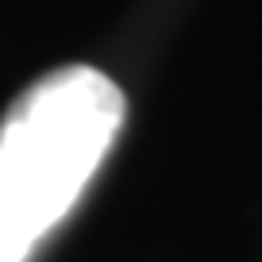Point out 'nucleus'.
Listing matches in <instances>:
<instances>
[{
	"label": "nucleus",
	"instance_id": "obj_1",
	"mask_svg": "<svg viewBox=\"0 0 262 262\" xmlns=\"http://www.w3.org/2000/svg\"><path fill=\"white\" fill-rule=\"evenodd\" d=\"M123 93L93 66H62L0 120V262H27L58 228L123 127Z\"/></svg>",
	"mask_w": 262,
	"mask_h": 262
}]
</instances>
